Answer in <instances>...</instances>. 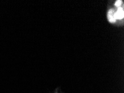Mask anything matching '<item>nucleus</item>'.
Here are the masks:
<instances>
[{
    "label": "nucleus",
    "mask_w": 124,
    "mask_h": 93,
    "mask_svg": "<svg viewBox=\"0 0 124 93\" xmlns=\"http://www.w3.org/2000/svg\"><path fill=\"white\" fill-rule=\"evenodd\" d=\"M115 11L114 9H110L108 11V21L111 23H113V22L116 21V18L115 17Z\"/></svg>",
    "instance_id": "nucleus-1"
},
{
    "label": "nucleus",
    "mask_w": 124,
    "mask_h": 93,
    "mask_svg": "<svg viewBox=\"0 0 124 93\" xmlns=\"http://www.w3.org/2000/svg\"><path fill=\"white\" fill-rule=\"evenodd\" d=\"M124 9L121 7H119V8L117 9L116 12L115 13V17L116 20L117 19H120V20H121L124 18Z\"/></svg>",
    "instance_id": "nucleus-2"
},
{
    "label": "nucleus",
    "mask_w": 124,
    "mask_h": 93,
    "mask_svg": "<svg viewBox=\"0 0 124 93\" xmlns=\"http://www.w3.org/2000/svg\"><path fill=\"white\" fill-rule=\"evenodd\" d=\"M121 3H122V1L119 0V1H117L116 2V3H115V5L116 6L119 7V6H120V5H121Z\"/></svg>",
    "instance_id": "nucleus-3"
}]
</instances>
